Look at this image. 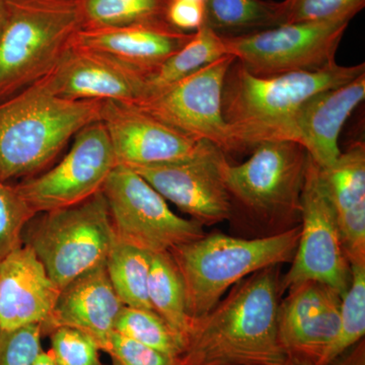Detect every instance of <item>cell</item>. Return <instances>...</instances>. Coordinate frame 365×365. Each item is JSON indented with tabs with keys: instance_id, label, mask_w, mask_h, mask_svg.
<instances>
[{
	"instance_id": "1",
	"label": "cell",
	"mask_w": 365,
	"mask_h": 365,
	"mask_svg": "<svg viewBox=\"0 0 365 365\" xmlns=\"http://www.w3.org/2000/svg\"><path fill=\"white\" fill-rule=\"evenodd\" d=\"M280 265L237 282L193 322L180 365H282L278 340Z\"/></svg>"
},
{
	"instance_id": "2",
	"label": "cell",
	"mask_w": 365,
	"mask_h": 365,
	"mask_svg": "<svg viewBox=\"0 0 365 365\" xmlns=\"http://www.w3.org/2000/svg\"><path fill=\"white\" fill-rule=\"evenodd\" d=\"M364 72V63L334 62L318 71L260 78L235 61L223 85L222 113L237 153L253 150L264 141H292L295 119L312 98Z\"/></svg>"
},
{
	"instance_id": "3",
	"label": "cell",
	"mask_w": 365,
	"mask_h": 365,
	"mask_svg": "<svg viewBox=\"0 0 365 365\" xmlns=\"http://www.w3.org/2000/svg\"><path fill=\"white\" fill-rule=\"evenodd\" d=\"M104 101L57 97L39 81L0 101V180L36 176L71 137L100 121Z\"/></svg>"
},
{
	"instance_id": "4",
	"label": "cell",
	"mask_w": 365,
	"mask_h": 365,
	"mask_svg": "<svg viewBox=\"0 0 365 365\" xmlns=\"http://www.w3.org/2000/svg\"><path fill=\"white\" fill-rule=\"evenodd\" d=\"M299 232L300 225L251 240L215 232L170 250L184 282L190 318H202L251 274L292 261Z\"/></svg>"
},
{
	"instance_id": "5",
	"label": "cell",
	"mask_w": 365,
	"mask_h": 365,
	"mask_svg": "<svg viewBox=\"0 0 365 365\" xmlns=\"http://www.w3.org/2000/svg\"><path fill=\"white\" fill-rule=\"evenodd\" d=\"M83 30L79 0H4L0 101L45 76Z\"/></svg>"
},
{
	"instance_id": "6",
	"label": "cell",
	"mask_w": 365,
	"mask_h": 365,
	"mask_svg": "<svg viewBox=\"0 0 365 365\" xmlns=\"http://www.w3.org/2000/svg\"><path fill=\"white\" fill-rule=\"evenodd\" d=\"M116 240L102 191L76 205L38 213L23 232V245L32 249L60 289L106 263Z\"/></svg>"
},
{
	"instance_id": "7",
	"label": "cell",
	"mask_w": 365,
	"mask_h": 365,
	"mask_svg": "<svg viewBox=\"0 0 365 365\" xmlns=\"http://www.w3.org/2000/svg\"><path fill=\"white\" fill-rule=\"evenodd\" d=\"M307 165L306 150L294 141L259 143L247 162L225 163L223 178L232 204L268 225L292 227L300 220Z\"/></svg>"
},
{
	"instance_id": "8",
	"label": "cell",
	"mask_w": 365,
	"mask_h": 365,
	"mask_svg": "<svg viewBox=\"0 0 365 365\" xmlns=\"http://www.w3.org/2000/svg\"><path fill=\"white\" fill-rule=\"evenodd\" d=\"M300 220L297 251L292 267L281 279V294L300 283L317 281L332 287L342 297L351 283V265L323 173L309 155L300 197Z\"/></svg>"
},
{
	"instance_id": "9",
	"label": "cell",
	"mask_w": 365,
	"mask_h": 365,
	"mask_svg": "<svg viewBox=\"0 0 365 365\" xmlns=\"http://www.w3.org/2000/svg\"><path fill=\"white\" fill-rule=\"evenodd\" d=\"M102 192L117 241L155 254L205 235L202 225L173 212L157 190L126 165L112 170Z\"/></svg>"
},
{
	"instance_id": "10",
	"label": "cell",
	"mask_w": 365,
	"mask_h": 365,
	"mask_svg": "<svg viewBox=\"0 0 365 365\" xmlns=\"http://www.w3.org/2000/svg\"><path fill=\"white\" fill-rule=\"evenodd\" d=\"M349 21L283 24L246 35L222 37L225 51L260 78L314 71L336 62Z\"/></svg>"
},
{
	"instance_id": "11",
	"label": "cell",
	"mask_w": 365,
	"mask_h": 365,
	"mask_svg": "<svg viewBox=\"0 0 365 365\" xmlns=\"http://www.w3.org/2000/svg\"><path fill=\"white\" fill-rule=\"evenodd\" d=\"M235 61L234 56L225 55L187 78L129 105L185 135L217 146L225 155L237 153L222 113L223 85Z\"/></svg>"
},
{
	"instance_id": "12",
	"label": "cell",
	"mask_w": 365,
	"mask_h": 365,
	"mask_svg": "<svg viewBox=\"0 0 365 365\" xmlns=\"http://www.w3.org/2000/svg\"><path fill=\"white\" fill-rule=\"evenodd\" d=\"M74 137L71 150L55 167L14 185L36 215L76 205L102 191L117 165L102 122L88 125Z\"/></svg>"
},
{
	"instance_id": "13",
	"label": "cell",
	"mask_w": 365,
	"mask_h": 365,
	"mask_svg": "<svg viewBox=\"0 0 365 365\" xmlns=\"http://www.w3.org/2000/svg\"><path fill=\"white\" fill-rule=\"evenodd\" d=\"M227 162L220 148L203 141L195 155L181 162L131 169L190 220L205 227L232 217V200L223 178Z\"/></svg>"
},
{
	"instance_id": "14",
	"label": "cell",
	"mask_w": 365,
	"mask_h": 365,
	"mask_svg": "<svg viewBox=\"0 0 365 365\" xmlns=\"http://www.w3.org/2000/svg\"><path fill=\"white\" fill-rule=\"evenodd\" d=\"M278 309V340L287 359L307 365H322L337 338L342 297L317 281L287 290Z\"/></svg>"
},
{
	"instance_id": "15",
	"label": "cell",
	"mask_w": 365,
	"mask_h": 365,
	"mask_svg": "<svg viewBox=\"0 0 365 365\" xmlns=\"http://www.w3.org/2000/svg\"><path fill=\"white\" fill-rule=\"evenodd\" d=\"M100 121L111 140L117 165H167L195 155L199 141L163 123L133 105L104 101Z\"/></svg>"
},
{
	"instance_id": "16",
	"label": "cell",
	"mask_w": 365,
	"mask_h": 365,
	"mask_svg": "<svg viewBox=\"0 0 365 365\" xmlns=\"http://www.w3.org/2000/svg\"><path fill=\"white\" fill-rule=\"evenodd\" d=\"M148 79L103 53L71 47L58 63L38 81L66 100L134 104L145 97Z\"/></svg>"
},
{
	"instance_id": "17",
	"label": "cell",
	"mask_w": 365,
	"mask_h": 365,
	"mask_svg": "<svg viewBox=\"0 0 365 365\" xmlns=\"http://www.w3.org/2000/svg\"><path fill=\"white\" fill-rule=\"evenodd\" d=\"M123 307L103 263L61 289L51 316L41 331L43 336H49L59 327L76 329L90 336L101 351L107 353L118 314Z\"/></svg>"
},
{
	"instance_id": "18",
	"label": "cell",
	"mask_w": 365,
	"mask_h": 365,
	"mask_svg": "<svg viewBox=\"0 0 365 365\" xmlns=\"http://www.w3.org/2000/svg\"><path fill=\"white\" fill-rule=\"evenodd\" d=\"M60 292L32 249L14 250L0 263V329L42 327Z\"/></svg>"
},
{
	"instance_id": "19",
	"label": "cell",
	"mask_w": 365,
	"mask_h": 365,
	"mask_svg": "<svg viewBox=\"0 0 365 365\" xmlns=\"http://www.w3.org/2000/svg\"><path fill=\"white\" fill-rule=\"evenodd\" d=\"M194 33L178 30L168 21L81 30L71 47L103 53L150 78Z\"/></svg>"
},
{
	"instance_id": "20",
	"label": "cell",
	"mask_w": 365,
	"mask_h": 365,
	"mask_svg": "<svg viewBox=\"0 0 365 365\" xmlns=\"http://www.w3.org/2000/svg\"><path fill=\"white\" fill-rule=\"evenodd\" d=\"M364 98L365 72L314 96L295 119L292 141L300 144L321 169H328L341 155L338 140L343 126Z\"/></svg>"
},
{
	"instance_id": "21",
	"label": "cell",
	"mask_w": 365,
	"mask_h": 365,
	"mask_svg": "<svg viewBox=\"0 0 365 365\" xmlns=\"http://www.w3.org/2000/svg\"><path fill=\"white\" fill-rule=\"evenodd\" d=\"M332 199L350 265L365 263V145L352 144L328 169H322Z\"/></svg>"
},
{
	"instance_id": "22",
	"label": "cell",
	"mask_w": 365,
	"mask_h": 365,
	"mask_svg": "<svg viewBox=\"0 0 365 365\" xmlns=\"http://www.w3.org/2000/svg\"><path fill=\"white\" fill-rule=\"evenodd\" d=\"M203 25L222 37H235L284 24L282 1L204 0Z\"/></svg>"
},
{
	"instance_id": "23",
	"label": "cell",
	"mask_w": 365,
	"mask_h": 365,
	"mask_svg": "<svg viewBox=\"0 0 365 365\" xmlns=\"http://www.w3.org/2000/svg\"><path fill=\"white\" fill-rule=\"evenodd\" d=\"M148 297L153 311L182 338L186 346L193 319L187 309L181 274L170 252L151 254Z\"/></svg>"
},
{
	"instance_id": "24",
	"label": "cell",
	"mask_w": 365,
	"mask_h": 365,
	"mask_svg": "<svg viewBox=\"0 0 365 365\" xmlns=\"http://www.w3.org/2000/svg\"><path fill=\"white\" fill-rule=\"evenodd\" d=\"M151 253L123 242H115L106 269L115 292L125 307L150 309L148 277Z\"/></svg>"
},
{
	"instance_id": "25",
	"label": "cell",
	"mask_w": 365,
	"mask_h": 365,
	"mask_svg": "<svg viewBox=\"0 0 365 365\" xmlns=\"http://www.w3.org/2000/svg\"><path fill=\"white\" fill-rule=\"evenodd\" d=\"M225 55L227 54L222 36L207 26H201L194 33L193 38L148 79L145 97L187 78Z\"/></svg>"
},
{
	"instance_id": "26",
	"label": "cell",
	"mask_w": 365,
	"mask_h": 365,
	"mask_svg": "<svg viewBox=\"0 0 365 365\" xmlns=\"http://www.w3.org/2000/svg\"><path fill=\"white\" fill-rule=\"evenodd\" d=\"M170 0H79L83 30L167 21Z\"/></svg>"
},
{
	"instance_id": "27",
	"label": "cell",
	"mask_w": 365,
	"mask_h": 365,
	"mask_svg": "<svg viewBox=\"0 0 365 365\" xmlns=\"http://www.w3.org/2000/svg\"><path fill=\"white\" fill-rule=\"evenodd\" d=\"M115 332L175 359L184 353V341L155 311L124 306L118 314Z\"/></svg>"
},
{
	"instance_id": "28",
	"label": "cell",
	"mask_w": 365,
	"mask_h": 365,
	"mask_svg": "<svg viewBox=\"0 0 365 365\" xmlns=\"http://www.w3.org/2000/svg\"><path fill=\"white\" fill-rule=\"evenodd\" d=\"M365 263L352 264L351 283L341 299L340 328L322 365H327L364 340Z\"/></svg>"
},
{
	"instance_id": "29",
	"label": "cell",
	"mask_w": 365,
	"mask_h": 365,
	"mask_svg": "<svg viewBox=\"0 0 365 365\" xmlns=\"http://www.w3.org/2000/svg\"><path fill=\"white\" fill-rule=\"evenodd\" d=\"M35 215L16 187L0 180V263L23 246L24 230Z\"/></svg>"
},
{
	"instance_id": "30",
	"label": "cell",
	"mask_w": 365,
	"mask_h": 365,
	"mask_svg": "<svg viewBox=\"0 0 365 365\" xmlns=\"http://www.w3.org/2000/svg\"><path fill=\"white\" fill-rule=\"evenodd\" d=\"M284 24L350 21L365 6V0H283Z\"/></svg>"
},
{
	"instance_id": "31",
	"label": "cell",
	"mask_w": 365,
	"mask_h": 365,
	"mask_svg": "<svg viewBox=\"0 0 365 365\" xmlns=\"http://www.w3.org/2000/svg\"><path fill=\"white\" fill-rule=\"evenodd\" d=\"M49 337V351L57 365H104L100 357V347L81 331L59 327Z\"/></svg>"
},
{
	"instance_id": "32",
	"label": "cell",
	"mask_w": 365,
	"mask_h": 365,
	"mask_svg": "<svg viewBox=\"0 0 365 365\" xmlns=\"http://www.w3.org/2000/svg\"><path fill=\"white\" fill-rule=\"evenodd\" d=\"M40 325L0 329V365H34L43 351Z\"/></svg>"
},
{
	"instance_id": "33",
	"label": "cell",
	"mask_w": 365,
	"mask_h": 365,
	"mask_svg": "<svg viewBox=\"0 0 365 365\" xmlns=\"http://www.w3.org/2000/svg\"><path fill=\"white\" fill-rule=\"evenodd\" d=\"M113 365H180L179 359L146 347L116 332L107 351Z\"/></svg>"
},
{
	"instance_id": "34",
	"label": "cell",
	"mask_w": 365,
	"mask_h": 365,
	"mask_svg": "<svg viewBox=\"0 0 365 365\" xmlns=\"http://www.w3.org/2000/svg\"><path fill=\"white\" fill-rule=\"evenodd\" d=\"M204 4L195 0H170L167 11V21L170 26L194 33L203 25Z\"/></svg>"
},
{
	"instance_id": "35",
	"label": "cell",
	"mask_w": 365,
	"mask_h": 365,
	"mask_svg": "<svg viewBox=\"0 0 365 365\" xmlns=\"http://www.w3.org/2000/svg\"><path fill=\"white\" fill-rule=\"evenodd\" d=\"M34 365H57L53 359L51 353L50 351L44 352L42 351L38 355L37 359H36Z\"/></svg>"
},
{
	"instance_id": "36",
	"label": "cell",
	"mask_w": 365,
	"mask_h": 365,
	"mask_svg": "<svg viewBox=\"0 0 365 365\" xmlns=\"http://www.w3.org/2000/svg\"><path fill=\"white\" fill-rule=\"evenodd\" d=\"M282 365H307V364H302V362L295 361V360L287 359V360H285L284 364H283ZM327 365H341V364H340L339 360L336 359L335 360H333L332 362H330V364H327Z\"/></svg>"
},
{
	"instance_id": "37",
	"label": "cell",
	"mask_w": 365,
	"mask_h": 365,
	"mask_svg": "<svg viewBox=\"0 0 365 365\" xmlns=\"http://www.w3.org/2000/svg\"><path fill=\"white\" fill-rule=\"evenodd\" d=\"M4 16V0H0V26H1L2 20Z\"/></svg>"
},
{
	"instance_id": "38",
	"label": "cell",
	"mask_w": 365,
	"mask_h": 365,
	"mask_svg": "<svg viewBox=\"0 0 365 365\" xmlns=\"http://www.w3.org/2000/svg\"><path fill=\"white\" fill-rule=\"evenodd\" d=\"M195 1H201V2H204V0H195Z\"/></svg>"
}]
</instances>
